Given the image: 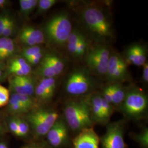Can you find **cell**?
Instances as JSON below:
<instances>
[{
	"mask_svg": "<svg viewBox=\"0 0 148 148\" xmlns=\"http://www.w3.org/2000/svg\"><path fill=\"white\" fill-rule=\"evenodd\" d=\"M52 69L57 76L62 74L65 69L63 59L58 55L52 53H48L43 56L42 59Z\"/></svg>",
	"mask_w": 148,
	"mask_h": 148,
	"instance_id": "obj_16",
	"label": "cell"
},
{
	"mask_svg": "<svg viewBox=\"0 0 148 148\" xmlns=\"http://www.w3.org/2000/svg\"><path fill=\"white\" fill-rule=\"evenodd\" d=\"M13 21L14 19L9 15L3 14L0 16V36L5 27Z\"/></svg>",
	"mask_w": 148,
	"mask_h": 148,
	"instance_id": "obj_31",
	"label": "cell"
},
{
	"mask_svg": "<svg viewBox=\"0 0 148 148\" xmlns=\"http://www.w3.org/2000/svg\"><path fill=\"white\" fill-rule=\"evenodd\" d=\"M57 0H40L38 1L37 14H40L49 10L53 5L58 3Z\"/></svg>",
	"mask_w": 148,
	"mask_h": 148,
	"instance_id": "obj_27",
	"label": "cell"
},
{
	"mask_svg": "<svg viewBox=\"0 0 148 148\" xmlns=\"http://www.w3.org/2000/svg\"><path fill=\"white\" fill-rule=\"evenodd\" d=\"M56 83L55 78H42L40 81L34 92L38 104L51 101L56 89Z\"/></svg>",
	"mask_w": 148,
	"mask_h": 148,
	"instance_id": "obj_12",
	"label": "cell"
},
{
	"mask_svg": "<svg viewBox=\"0 0 148 148\" xmlns=\"http://www.w3.org/2000/svg\"><path fill=\"white\" fill-rule=\"evenodd\" d=\"M86 27L95 37L106 40L112 37V29L106 14L95 7H88L82 13Z\"/></svg>",
	"mask_w": 148,
	"mask_h": 148,
	"instance_id": "obj_4",
	"label": "cell"
},
{
	"mask_svg": "<svg viewBox=\"0 0 148 148\" xmlns=\"http://www.w3.org/2000/svg\"><path fill=\"white\" fill-rule=\"evenodd\" d=\"M42 52V49L39 46H34L25 48L22 51V57L25 59L30 58L38 53Z\"/></svg>",
	"mask_w": 148,
	"mask_h": 148,
	"instance_id": "obj_28",
	"label": "cell"
},
{
	"mask_svg": "<svg viewBox=\"0 0 148 148\" xmlns=\"http://www.w3.org/2000/svg\"><path fill=\"white\" fill-rule=\"evenodd\" d=\"M8 127H9L10 131L13 134H14V136H16L18 137H20L18 123L16 116L11 118V119L9 120Z\"/></svg>",
	"mask_w": 148,
	"mask_h": 148,
	"instance_id": "obj_30",
	"label": "cell"
},
{
	"mask_svg": "<svg viewBox=\"0 0 148 148\" xmlns=\"http://www.w3.org/2000/svg\"><path fill=\"white\" fill-rule=\"evenodd\" d=\"M143 79L145 83L148 82V64L146 62L143 65Z\"/></svg>",
	"mask_w": 148,
	"mask_h": 148,
	"instance_id": "obj_36",
	"label": "cell"
},
{
	"mask_svg": "<svg viewBox=\"0 0 148 148\" xmlns=\"http://www.w3.org/2000/svg\"><path fill=\"white\" fill-rule=\"evenodd\" d=\"M0 68H2V65H1V63H0Z\"/></svg>",
	"mask_w": 148,
	"mask_h": 148,
	"instance_id": "obj_42",
	"label": "cell"
},
{
	"mask_svg": "<svg viewBox=\"0 0 148 148\" xmlns=\"http://www.w3.org/2000/svg\"><path fill=\"white\" fill-rule=\"evenodd\" d=\"M64 119L70 131L75 135L95 125L91 117L86 96L66 101L63 108Z\"/></svg>",
	"mask_w": 148,
	"mask_h": 148,
	"instance_id": "obj_1",
	"label": "cell"
},
{
	"mask_svg": "<svg viewBox=\"0 0 148 148\" xmlns=\"http://www.w3.org/2000/svg\"><path fill=\"white\" fill-rule=\"evenodd\" d=\"M23 148H51L47 144L42 142H32L24 147Z\"/></svg>",
	"mask_w": 148,
	"mask_h": 148,
	"instance_id": "obj_35",
	"label": "cell"
},
{
	"mask_svg": "<svg viewBox=\"0 0 148 148\" xmlns=\"http://www.w3.org/2000/svg\"><path fill=\"white\" fill-rule=\"evenodd\" d=\"M0 148H8V147L5 143H0Z\"/></svg>",
	"mask_w": 148,
	"mask_h": 148,
	"instance_id": "obj_40",
	"label": "cell"
},
{
	"mask_svg": "<svg viewBox=\"0 0 148 148\" xmlns=\"http://www.w3.org/2000/svg\"><path fill=\"white\" fill-rule=\"evenodd\" d=\"M71 143L74 148H99L100 137L93 127L86 128L76 134Z\"/></svg>",
	"mask_w": 148,
	"mask_h": 148,
	"instance_id": "obj_11",
	"label": "cell"
},
{
	"mask_svg": "<svg viewBox=\"0 0 148 148\" xmlns=\"http://www.w3.org/2000/svg\"><path fill=\"white\" fill-rule=\"evenodd\" d=\"M108 86L110 90L112 95V106L114 107L115 109H119L125 98L128 90L121 84L119 83H114L108 85Z\"/></svg>",
	"mask_w": 148,
	"mask_h": 148,
	"instance_id": "obj_17",
	"label": "cell"
},
{
	"mask_svg": "<svg viewBox=\"0 0 148 148\" xmlns=\"http://www.w3.org/2000/svg\"><path fill=\"white\" fill-rule=\"evenodd\" d=\"M110 54L108 48L102 45L88 49L86 63L90 71L97 76H106Z\"/></svg>",
	"mask_w": 148,
	"mask_h": 148,
	"instance_id": "obj_7",
	"label": "cell"
},
{
	"mask_svg": "<svg viewBox=\"0 0 148 148\" xmlns=\"http://www.w3.org/2000/svg\"><path fill=\"white\" fill-rule=\"evenodd\" d=\"M72 31V24L69 16L64 13L53 16L45 27V33L48 41L57 46L66 44Z\"/></svg>",
	"mask_w": 148,
	"mask_h": 148,
	"instance_id": "obj_5",
	"label": "cell"
},
{
	"mask_svg": "<svg viewBox=\"0 0 148 148\" xmlns=\"http://www.w3.org/2000/svg\"><path fill=\"white\" fill-rule=\"evenodd\" d=\"M3 75H4V72L3 71V69L2 68H0V80L3 77Z\"/></svg>",
	"mask_w": 148,
	"mask_h": 148,
	"instance_id": "obj_39",
	"label": "cell"
},
{
	"mask_svg": "<svg viewBox=\"0 0 148 148\" xmlns=\"http://www.w3.org/2000/svg\"><path fill=\"white\" fill-rule=\"evenodd\" d=\"M125 119L109 122L106 133L100 137L101 148H127L125 142Z\"/></svg>",
	"mask_w": 148,
	"mask_h": 148,
	"instance_id": "obj_8",
	"label": "cell"
},
{
	"mask_svg": "<svg viewBox=\"0 0 148 148\" xmlns=\"http://www.w3.org/2000/svg\"><path fill=\"white\" fill-rule=\"evenodd\" d=\"M126 60L128 63L136 66H143L147 62V53L142 45L134 44L128 48L126 52Z\"/></svg>",
	"mask_w": 148,
	"mask_h": 148,
	"instance_id": "obj_15",
	"label": "cell"
},
{
	"mask_svg": "<svg viewBox=\"0 0 148 148\" xmlns=\"http://www.w3.org/2000/svg\"><path fill=\"white\" fill-rule=\"evenodd\" d=\"M8 37H2L0 38V54L2 52L5 45L7 42Z\"/></svg>",
	"mask_w": 148,
	"mask_h": 148,
	"instance_id": "obj_37",
	"label": "cell"
},
{
	"mask_svg": "<svg viewBox=\"0 0 148 148\" xmlns=\"http://www.w3.org/2000/svg\"><path fill=\"white\" fill-rule=\"evenodd\" d=\"M106 76L108 81L113 84H121L129 79L127 63L119 54H110Z\"/></svg>",
	"mask_w": 148,
	"mask_h": 148,
	"instance_id": "obj_10",
	"label": "cell"
},
{
	"mask_svg": "<svg viewBox=\"0 0 148 148\" xmlns=\"http://www.w3.org/2000/svg\"><path fill=\"white\" fill-rule=\"evenodd\" d=\"M8 71L13 76H28L32 71V67L27 63L21 66L16 67H8Z\"/></svg>",
	"mask_w": 148,
	"mask_h": 148,
	"instance_id": "obj_24",
	"label": "cell"
},
{
	"mask_svg": "<svg viewBox=\"0 0 148 148\" xmlns=\"http://www.w3.org/2000/svg\"><path fill=\"white\" fill-rule=\"evenodd\" d=\"M60 116L57 110L53 108L38 107L25 115L34 137L36 139L45 138Z\"/></svg>",
	"mask_w": 148,
	"mask_h": 148,
	"instance_id": "obj_2",
	"label": "cell"
},
{
	"mask_svg": "<svg viewBox=\"0 0 148 148\" xmlns=\"http://www.w3.org/2000/svg\"><path fill=\"white\" fill-rule=\"evenodd\" d=\"M83 34L77 30H73L66 41L67 48L69 53L75 57L79 40Z\"/></svg>",
	"mask_w": 148,
	"mask_h": 148,
	"instance_id": "obj_20",
	"label": "cell"
},
{
	"mask_svg": "<svg viewBox=\"0 0 148 148\" xmlns=\"http://www.w3.org/2000/svg\"><path fill=\"white\" fill-rule=\"evenodd\" d=\"M94 81L85 69H77L70 74L65 84L66 93L76 98L89 95L95 87Z\"/></svg>",
	"mask_w": 148,
	"mask_h": 148,
	"instance_id": "obj_6",
	"label": "cell"
},
{
	"mask_svg": "<svg viewBox=\"0 0 148 148\" xmlns=\"http://www.w3.org/2000/svg\"><path fill=\"white\" fill-rule=\"evenodd\" d=\"M8 1L6 0H0V9L5 7V5H7Z\"/></svg>",
	"mask_w": 148,
	"mask_h": 148,
	"instance_id": "obj_38",
	"label": "cell"
},
{
	"mask_svg": "<svg viewBox=\"0 0 148 148\" xmlns=\"http://www.w3.org/2000/svg\"><path fill=\"white\" fill-rule=\"evenodd\" d=\"M131 138L140 148H148V128L146 126L142 127L138 133L131 132L130 133Z\"/></svg>",
	"mask_w": 148,
	"mask_h": 148,
	"instance_id": "obj_19",
	"label": "cell"
},
{
	"mask_svg": "<svg viewBox=\"0 0 148 148\" xmlns=\"http://www.w3.org/2000/svg\"><path fill=\"white\" fill-rule=\"evenodd\" d=\"M2 127H3V124L2 123V122L0 121V132L2 131Z\"/></svg>",
	"mask_w": 148,
	"mask_h": 148,
	"instance_id": "obj_41",
	"label": "cell"
},
{
	"mask_svg": "<svg viewBox=\"0 0 148 148\" xmlns=\"http://www.w3.org/2000/svg\"><path fill=\"white\" fill-rule=\"evenodd\" d=\"M45 35L41 30L31 26L24 27L19 35L21 42L28 47L42 44L45 41Z\"/></svg>",
	"mask_w": 148,
	"mask_h": 148,
	"instance_id": "obj_14",
	"label": "cell"
},
{
	"mask_svg": "<svg viewBox=\"0 0 148 148\" xmlns=\"http://www.w3.org/2000/svg\"><path fill=\"white\" fill-rule=\"evenodd\" d=\"M42 52L38 53L36 55L32 56L30 58L25 59L27 60V63L30 65H36L37 64H39L41 62L43 57Z\"/></svg>",
	"mask_w": 148,
	"mask_h": 148,
	"instance_id": "obj_33",
	"label": "cell"
},
{
	"mask_svg": "<svg viewBox=\"0 0 148 148\" xmlns=\"http://www.w3.org/2000/svg\"><path fill=\"white\" fill-rule=\"evenodd\" d=\"M27 64V60L23 57H16L12 59L9 64L8 67H16L25 65Z\"/></svg>",
	"mask_w": 148,
	"mask_h": 148,
	"instance_id": "obj_34",
	"label": "cell"
},
{
	"mask_svg": "<svg viewBox=\"0 0 148 148\" xmlns=\"http://www.w3.org/2000/svg\"><path fill=\"white\" fill-rule=\"evenodd\" d=\"M88 101L91 117L95 125H107L110 122L106 119L102 109V96L100 93L90 94L86 96Z\"/></svg>",
	"mask_w": 148,
	"mask_h": 148,
	"instance_id": "obj_13",
	"label": "cell"
},
{
	"mask_svg": "<svg viewBox=\"0 0 148 148\" xmlns=\"http://www.w3.org/2000/svg\"><path fill=\"white\" fill-rule=\"evenodd\" d=\"M17 80L22 85L24 90H25L26 95L32 97L35 92V84L34 80L31 77L28 76H14Z\"/></svg>",
	"mask_w": 148,
	"mask_h": 148,
	"instance_id": "obj_21",
	"label": "cell"
},
{
	"mask_svg": "<svg viewBox=\"0 0 148 148\" xmlns=\"http://www.w3.org/2000/svg\"><path fill=\"white\" fill-rule=\"evenodd\" d=\"M8 110L10 113L14 116H20L21 115L27 114L29 112L21 103L16 99L14 94L13 93L10 95V101L8 103Z\"/></svg>",
	"mask_w": 148,
	"mask_h": 148,
	"instance_id": "obj_18",
	"label": "cell"
},
{
	"mask_svg": "<svg viewBox=\"0 0 148 148\" xmlns=\"http://www.w3.org/2000/svg\"><path fill=\"white\" fill-rule=\"evenodd\" d=\"M88 49L87 40L86 37H85V35H83L78 43L75 57L76 58L79 59L83 58L85 54H86Z\"/></svg>",
	"mask_w": 148,
	"mask_h": 148,
	"instance_id": "obj_26",
	"label": "cell"
},
{
	"mask_svg": "<svg viewBox=\"0 0 148 148\" xmlns=\"http://www.w3.org/2000/svg\"><path fill=\"white\" fill-rule=\"evenodd\" d=\"M70 130L63 117L59 116L48 132L46 142L51 148H68L71 143Z\"/></svg>",
	"mask_w": 148,
	"mask_h": 148,
	"instance_id": "obj_9",
	"label": "cell"
},
{
	"mask_svg": "<svg viewBox=\"0 0 148 148\" xmlns=\"http://www.w3.org/2000/svg\"><path fill=\"white\" fill-rule=\"evenodd\" d=\"M37 0H20V11L21 14L27 18L37 7Z\"/></svg>",
	"mask_w": 148,
	"mask_h": 148,
	"instance_id": "obj_22",
	"label": "cell"
},
{
	"mask_svg": "<svg viewBox=\"0 0 148 148\" xmlns=\"http://www.w3.org/2000/svg\"><path fill=\"white\" fill-rule=\"evenodd\" d=\"M10 98V91L5 87L0 85V108L7 106Z\"/></svg>",
	"mask_w": 148,
	"mask_h": 148,
	"instance_id": "obj_29",
	"label": "cell"
},
{
	"mask_svg": "<svg viewBox=\"0 0 148 148\" xmlns=\"http://www.w3.org/2000/svg\"><path fill=\"white\" fill-rule=\"evenodd\" d=\"M18 123L19 131L20 138H27L31 132L30 127L25 118H22L19 116H16Z\"/></svg>",
	"mask_w": 148,
	"mask_h": 148,
	"instance_id": "obj_25",
	"label": "cell"
},
{
	"mask_svg": "<svg viewBox=\"0 0 148 148\" xmlns=\"http://www.w3.org/2000/svg\"><path fill=\"white\" fill-rule=\"evenodd\" d=\"M16 52V45L11 38H8L4 49L0 54V62L10 58Z\"/></svg>",
	"mask_w": 148,
	"mask_h": 148,
	"instance_id": "obj_23",
	"label": "cell"
},
{
	"mask_svg": "<svg viewBox=\"0 0 148 148\" xmlns=\"http://www.w3.org/2000/svg\"><path fill=\"white\" fill-rule=\"evenodd\" d=\"M16 28V23L14 20L5 27L1 34V37H9L14 32Z\"/></svg>",
	"mask_w": 148,
	"mask_h": 148,
	"instance_id": "obj_32",
	"label": "cell"
},
{
	"mask_svg": "<svg viewBox=\"0 0 148 148\" xmlns=\"http://www.w3.org/2000/svg\"><path fill=\"white\" fill-rule=\"evenodd\" d=\"M148 109L147 95L141 90L132 87L127 90L125 98L119 110L126 119L138 121L147 116Z\"/></svg>",
	"mask_w": 148,
	"mask_h": 148,
	"instance_id": "obj_3",
	"label": "cell"
}]
</instances>
